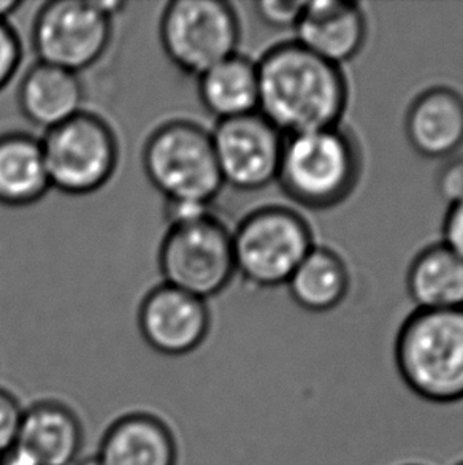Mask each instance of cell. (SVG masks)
Listing matches in <instances>:
<instances>
[{
  "instance_id": "obj_1",
  "label": "cell",
  "mask_w": 463,
  "mask_h": 465,
  "mask_svg": "<svg viewBox=\"0 0 463 465\" xmlns=\"http://www.w3.org/2000/svg\"><path fill=\"white\" fill-rule=\"evenodd\" d=\"M257 74L259 114L286 137L340 126L350 99L340 65L294 40L270 48Z\"/></svg>"
},
{
  "instance_id": "obj_2",
  "label": "cell",
  "mask_w": 463,
  "mask_h": 465,
  "mask_svg": "<svg viewBox=\"0 0 463 465\" xmlns=\"http://www.w3.org/2000/svg\"><path fill=\"white\" fill-rule=\"evenodd\" d=\"M401 380L433 403L463 401V307L416 310L395 340Z\"/></svg>"
},
{
  "instance_id": "obj_3",
  "label": "cell",
  "mask_w": 463,
  "mask_h": 465,
  "mask_svg": "<svg viewBox=\"0 0 463 465\" xmlns=\"http://www.w3.org/2000/svg\"><path fill=\"white\" fill-rule=\"evenodd\" d=\"M362 173V153L343 127L295 134L284 139L276 182L289 199L311 210L345 202Z\"/></svg>"
},
{
  "instance_id": "obj_4",
  "label": "cell",
  "mask_w": 463,
  "mask_h": 465,
  "mask_svg": "<svg viewBox=\"0 0 463 465\" xmlns=\"http://www.w3.org/2000/svg\"><path fill=\"white\" fill-rule=\"evenodd\" d=\"M143 169L165 201L213 203L224 188L212 133L199 123L170 120L143 146Z\"/></svg>"
},
{
  "instance_id": "obj_5",
  "label": "cell",
  "mask_w": 463,
  "mask_h": 465,
  "mask_svg": "<svg viewBox=\"0 0 463 465\" xmlns=\"http://www.w3.org/2000/svg\"><path fill=\"white\" fill-rule=\"evenodd\" d=\"M237 275L256 288L288 284L314 248L313 232L292 208L269 205L246 214L232 231Z\"/></svg>"
},
{
  "instance_id": "obj_6",
  "label": "cell",
  "mask_w": 463,
  "mask_h": 465,
  "mask_svg": "<svg viewBox=\"0 0 463 465\" xmlns=\"http://www.w3.org/2000/svg\"><path fill=\"white\" fill-rule=\"evenodd\" d=\"M124 8L123 2H46L32 25L37 63L74 74L93 67L107 53L113 38V18Z\"/></svg>"
},
{
  "instance_id": "obj_7",
  "label": "cell",
  "mask_w": 463,
  "mask_h": 465,
  "mask_svg": "<svg viewBox=\"0 0 463 465\" xmlns=\"http://www.w3.org/2000/svg\"><path fill=\"white\" fill-rule=\"evenodd\" d=\"M163 283L208 301L237 275L232 231L218 214L169 226L159 246Z\"/></svg>"
},
{
  "instance_id": "obj_8",
  "label": "cell",
  "mask_w": 463,
  "mask_h": 465,
  "mask_svg": "<svg viewBox=\"0 0 463 465\" xmlns=\"http://www.w3.org/2000/svg\"><path fill=\"white\" fill-rule=\"evenodd\" d=\"M40 140L51 189L63 194L97 193L118 169V137L99 114L83 110Z\"/></svg>"
},
{
  "instance_id": "obj_9",
  "label": "cell",
  "mask_w": 463,
  "mask_h": 465,
  "mask_svg": "<svg viewBox=\"0 0 463 465\" xmlns=\"http://www.w3.org/2000/svg\"><path fill=\"white\" fill-rule=\"evenodd\" d=\"M163 53L176 69L199 76L238 53L241 25L235 8L222 0H173L159 25Z\"/></svg>"
},
{
  "instance_id": "obj_10",
  "label": "cell",
  "mask_w": 463,
  "mask_h": 465,
  "mask_svg": "<svg viewBox=\"0 0 463 465\" xmlns=\"http://www.w3.org/2000/svg\"><path fill=\"white\" fill-rule=\"evenodd\" d=\"M212 139L224 186L252 193L278 178L286 135L259 112L218 121Z\"/></svg>"
},
{
  "instance_id": "obj_11",
  "label": "cell",
  "mask_w": 463,
  "mask_h": 465,
  "mask_svg": "<svg viewBox=\"0 0 463 465\" xmlns=\"http://www.w3.org/2000/svg\"><path fill=\"white\" fill-rule=\"evenodd\" d=\"M138 329L151 350L180 358L199 350L210 333L212 314L207 301L161 283L138 307Z\"/></svg>"
},
{
  "instance_id": "obj_12",
  "label": "cell",
  "mask_w": 463,
  "mask_h": 465,
  "mask_svg": "<svg viewBox=\"0 0 463 465\" xmlns=\"http://www.w3.org/2000/svg\"><path fill=\"white\" fill-rule=\"evenodd\" d=\"M84 428L80 416L57 399L27 405L18 440L6 462L15 465H75L82 458Z\"/></svg>"
},
{
  "instance_id": "obj_13",
  "label": "cell",
  "mask_w": 463,
  "mask_h": 465,
  "mask_svg": "<svg viewBox=\"0 0 463 465\" xmlns=\"http://www.w3.org/2000/svg\"><path fill=\"white\" fill-rule=\"evenodd\" d=\"M294 31L297 44L341 67L362 51L369 21L356 2L316 0L305 2Z\"/></svg>"
},
{
  "instance_id": "obj_14",
  "label": "cell",
  "mask_w": 463,
  "mask_h": 465,
  "mask_svg": "<svg viewBox=\"0 0 463 465\" xmlns=\"http://www.w3.org/2000/svg\"><path fill=\"white\" fill-rule=\"evenodd\" d=\"M94 456L99 465H178L180 447L169 422L133 410L110 422Z\"/></svg>"
},
{
  "instance_id": "obj_15",
  "label": "cell",
  "mask_w": 463,
  "mask_h": 465,
  "mask_svg": "<svg viewBox=\"0 0 463 465\" xmlns=\"http://www.w3.org/2000/svg\"><path fill=\"white\" fill-rule=\"evenodd\" d=\"M405 127L420 156H452L463 146V95L446 86L426 89L408 108Z\"/></svg>"
},
{
  "instance_id": "obj_16",
  "label": "cell",
  "mask_w": 463,
  "mask_h": 465,
  "mask_svg": "<svg viewBox=\"0 0 463 465\" xmlns=\"http://www.w3.org/2000/svg\"><path fill=\"white\" fill-rule=\"evenodd\" d=\"M84 88L78 74L35 63L18 89L21 114L34 126L50 131L83 112Z\"/></svg>"
},
{
  "instance_id": "obj_17",
  "label": "cell",
  "mask_w": 463,
  "mask_h": 465,
  "mask_svg": "<svg viewBox=\"0 0 463 465\" xmlns=\"http://www.w3.org/2000/svg\"><path fill=\"white\" fill-rule=\"evenodd\" d=\"M51 189L42 140L27 133L0 135V205L29 207Z\"/></svg>"
},
{
  "instance_id": "obj_18",
  "label": "cell",
  "mask_w": 463,
  "mask_h": 465,
  "mask_svg": "<svg viewBox=\"0 0 463 465\" xmlns=\"http://www.w3.org/2000/svg\"><path fill=\"white\" fill-rule=\"evenodd\" d=\"M197 80L202 105L216 120H233L259 112V74L257 63L250 57L237 53Z\"/></svg>"
},
{
  "instance_id": "obj_19",
  "label": "cell",
  "mask_w": 463,
  "mask_h": 465,
  "mask_svg": "<svg viewBox=\"0 0 463 465\" xmlns=\"http://www.w3.org/2000/svg\"><path fill=\"white\" fill-rule=\"evenodd\" d=\"M407 286L418 310L463 307V259L445 243L429 246L409 265Z\"/></svg>"
},
{
  "instance_id": "obj_20",
  "label": "cell",
  "mask_w": 463,
  "mask_h": 465,
  "mask_svg": "<svg viewBox=\"0 0 463 465\" xmlns=\"http://www.w3.org/2000/svg\"><path fill=\"white\" fill-rule=\"evenodd\" d=\"M350 272L337 252L314 246L289 278L294 302L308 312H329L345 301L350 291Z\"/></svg>"
},
{
  "instance_id": "obj_21",
  "label": "cell",
  "mask_w": 463,
  "mask_h": 465,
  "mask_svg": "<svg viewBox=\"0 0 463 465\" xmlns=\"http://www.w3.org/2000/svg\"><path fill=\"white\" fill-rule=\"evenodd\" d=\"M25 409L16 394L0 386V460L10 456L16 445Z\"/></svg>"
},
{
  "instance_id": "obj_22",
  "label": "cell",
  "mask_w": 463,
  "mask_h": 465,
  "mask_svg": "<svg viewBox=\"0 0 463 465\" xmlns=\"http://www.w3.org/2000/svg\"><path fill=\"white\" fill-rule=\"evenodd\" d=\"M23 63V44L18 32L6 19H0V91L8 86Z\"/></svg>"
},
{
  "instance_id": "obj_23",
  "label": "cell",
  "mask_w": 463,
  "mask_h": 465,
  "mask_svg": "<svg viewBox=\"0 0 463 465\" xmlns=\"http://www.w3.org/2000/svg\"><path fill=\"white\" fill-rule=\"evenodd\" d=\"M301 0H262L257 2V16L275 29H294L303 12Z\"/></svg>"
},
{
  "instance_id": "obj_24",
  "label": "cell",
  "mask_w": 463,
  "mask_h": 465,
  "mask_svg": "<svg viewBox=\"0 0 463 465\" xmlns=\"http://www.w3.org/2000/svg\"><path fill=\"white\" fill-rule=\"evenodd\" d=\"M443 243L463 259V197L449 203L443 223Z\"/></svg>"
},
{
  "instance_id": "obj_25",
  "label": "cell",
  "mask_w": 463,
  "mask_h": 465,
  "mask_svg": "<svg viewBox=\"0 0 463 465\" xmlns=\"http://www.w3.org/2000/svg\"><path fill=\"white\" fill-rule=\"evenodd\" d=\"M439 191L446 199L452 202L463 197V157L449 163L439 176Z\"/></svg>"
},
{
  "instance_id": "obj_26",
  "label": "cell",
  "mask_w": 463,
  "mask_h": 465,
  "mask_svg": "<svg viewBox=\"0 0 463 465\" xmlns=\"http://www.w3.org/2000/svg\"><path fill=\"white\" fill-rule=\"evenodd\" d=\"M2 465H15L12 462H6V460H2Z\"/></svg>"
},
{
  "instance_id": "obj_27",
  "label": "cell",
  "mask_w": 463,
  "mask_h": 465,
  "mask_svg": "<svg viewBox=\"0 0 463 465\" xmlns=\"http://www.w3.org/2000/svg\"><path fill=\"white\" fill-rule=\"evenodd\" d=\"M458 465H463V460H462V462H458Z\"/></svg>"
}]
</instances>
